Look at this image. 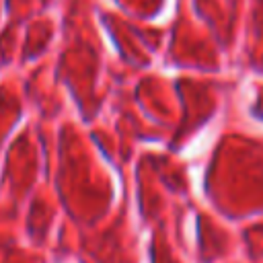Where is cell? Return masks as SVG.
<instances>
[]
</instances>
